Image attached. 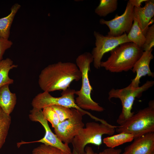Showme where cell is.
Wrapping results in <instances>:
<instances>
[{
  "label": "cell",
  "mask_w": 154,
  "mask_h": 154,
  "mask_svg": "<svg viewBox=\"0 0 154 154\" xmlns=\"http://www.w3.org/2000/svg\"><path fill=\"white\" fill-rule=\"evenodd\" d=\"M127 37L130 42L142 48L145 41V35L135 17L133 25L127 35Z\"/></svg>",
  "instance_id": "d6986e66"
},
{
  "label": "cell",
  "mask_w": 154,
  "mask_h": 154,
  "mask_svg": "<svg viewBox=\"0 0 154 154\" xmlns=\"http://www.w3.org/2000/svg\"><path fill=\"white\" fill-rule=\"evenodd\" d=\"M134 8L133 6L128 1L123 14L120 15L116 14L113 19L109 21L101 19L100 23L108 27L109 31L108 35H109L117 37L128 33L131 27L134 18Z\"/></svg>",
  "instance_id": "30bf717a"
},
{
  "label": "cell",
  "mask_w": 154,
  "mask_h": 154,
  "mask_svg": "<svg viewBox=\"0 0 154 154\" xmlns=\"http://www.w3.org/2000/svg\"><path fill=\"white\" fill-rule=\"evenodd\" d=\"M80 71L76 64L62 62L50 64L43 69L38 77V83L43 92L65 91L73 81L81 79Z\"/></svg>",
  "instance_id": "6da1fadb"
},
{
  "label": "cell",
  "mask_w": 154,
  "mask_h": 154,
  "mask_svg": "<svg viewBox=\"0 0 154 154\" xmlns=\"http://www.w3.org/2000/svg\"><path fill=\"white\" fill-rule=\"evenodd\" d=\"M85 154H98L95 152L92 148L88 146H86L84 149ZM72 154H78L73 149Z\"/></svg>",
  "instance_id": "f1b7e54d"
},
{
  "label": "cell",
  "mask_w": 154,
  "mask_h": 154,
  "mask_svg": "<svg viewBox=\"0 0 154 154\" xmlns=\"http://www.w3.org/2000/svg\"><path fill=\"white\" fill-rule=\"evenodd\" d=\"M83 116L79 110L73 108L72 117L60 122L54 128L55 134L61 141L68 145L72 143L74 137L84 127Z\"/></svg>",
  "instance_id": "8fae6325"
},
{
  "label": "cell",
  "mask_w": 154,
  "mask_h": 154,
  "mask_svg": "<svg viewBox=\"0 0 154 154\" xmlns=\"http://www.w3.org/2000/svg\"><path fill=\"white\" fill-rule=\"evenodd\" d=\"M75 91V90L69 88L62 91L61 96L58 97L52 96L48 92H43L38 94L33 99L31 104L33 108L41 110L45 107L56 105L74 108L80 111L83 116L87 114L94 119L95 116L76 105L74 99Z\"/></svg>",
  "instance_id": "52a82bcc"
},
{
  "label": "cell",
  "mask_w": 154,
  "mask_h": 154,
  "mask_svg": "<svg viewBox=\"0 0 154 154\" xmlns=\"http://www.w3.org/2000/svg\"><path fill=\"white\" fill-rule=\"evenodd\" d=\"M154 84L153 80L147 81L142 86L136 88L129 85L121 89L112 88L108 93L109 100L112 98H117L120 100L122 106L121 112L117 120L119 125L127 121L134 114L131 112L134 101L136 98H139L143 92L152 87Z\"/></svg>",
  "instance_id": "8992f818"
},
{
  "label": "cell",
  "mask_w": 154,
  "mask_h": 154,
  "mask_svg": "<svg viewBox=\"0 0 154 154\" xmlns=\"http://www.w3.org/2000/svg\"><path fill=\"white\" fill-rule=\"evenodd\" d=\"M147 0H129L130 3L134 7H140L142 3L143 2H145Z\"/></svg>",
  "instance_id": "83f0119b"
},
{
  "label": "cell",
  "mask_w": 154,
  "mask_h": 154,
  "mask_svg": "<svg viewBox=\"0 0 154 154\" xmlns=\"http://www.w3.org/2000/svg\"><path fill=\"white\" fill-rule=\"evenodd\" d=\"M94 35L95 38V47L92 49L91 54L93 58V64L97 69L100 68L101 60L104 54L110 51L121 44L130 41L127 33L119 36L114 37L108 35H104L94 31Z\"/></svg>",
  "instance_id": "9c48e42d"
},
{
  "label": "cell",
  "mask_w": 154,
  "mask_h": 154,
  "mask_svg": "<svg viewBox=\"0 0 154 154\" xmlns=\"http://www.w3.org/2000/svg\"><path fill=\"white\" fill-rule=\"evenodd\" d=\"M117 127L107 122L100 123L94 122L87 123L85 127L81 129L73 139L71 143L73 149L78 154H85L84 149L87 144L100 146L102 143V135H112Z\"/></svg>",
  "instance_id": "277c9868"
},
{
  "label": "cell",
  "mask_w": 154,
  "mask_h": 154,
  "mask_svg": "<svg viewBox=\"0 0 154 154\" xmlns=\"http://www.w3.org/2000/svg\"><path fill=\"white\" fill-rule=\"evenodd\" d=\"M29 117L31 121L38 122L41 124L45 130L44 136L42 138L36 141L29 142L21 141L17 143V146L19 147L22 145L25 144L40 142L56 147L60 149L64 154H72V152L68 145L63 143L52 131L48 121L44 117L42 110L33 108L30 111Z\"/></svg>",
  "instance_id": "ba28073f"
},
{
  "label": "cell",
  "mask_w": 154,
  "mask_h": 154,
  "mask_svg": "<svg viewBox=\"0 0 154 154\" xmlns=\"http://www.w3.org/2000/svg\"><path fill=\"white\" fill-rule=\"evenodd\" d=\"M17 67L18 65L14 64L13 61L9 58L0 61V88L13 83L14 80L9 77V73L11 70Z\"/></svg>",
  "instance_id": "e0dca14e"
},
{
  "label": "cell",
  "mask_w": 154,
  "mask_h": 154,
  "mask_svg": "<svg viewBox=\"0 0 154 154\" xmlns=\"http://www.w3.org/2000/svg\"><path fill=\"white\" fill-rule=\"evenodd\" d=\"M145 41L142 48L146 51L153 48L154 46V24L149 27L145 35Z\"/></svg>",
  "instance_id": "cb8c5ba5"
},
{
  "label": "cell",
  "mask_w": 154,
  "mask_h": 154,
  "mask_svg": "<svg viewBox=\"0 0 154 154\" xmlns=\"http://www.w3.org/2000/svg\"><path fill=\"white\" fill-rule=\"evenodd\" d=\"M115 129L119 133L123 132L133 134L134 139L154 132V100L150 101L148 106L139 110Z\"/></svg>",
  "instance_id": "5b68a950"
},
{
  "label": "cell",
  "mask_w": 154,
  "mask_h": 154,
  "mask_svg": "<svg viewBox=\"0 0 154 154\" xmlns=\"http://www.w3.org/2000/svg\"><path fill=\"white\" fill-rule=\"evenodd\" d=\"M42 109L45 118L50 123L53 128H55L60 122L57 114L51 106L45 107Z\"/></svg>",
  "instance_id": "7402d4cb"
},
{
  "label": "cell",
  "mask_w": 154,
  "mask_h": 154,
  "mask_svg": "<svg viewBox=\"0 0 154 154\" xmlns=\"http://www.w3.org/2000/svg\"><path fill=\"white\" fill-rule=\"evenodd\" d=\"M21 5L18 3L14 4L11 7L10 13L7 16L0 19V36L9 39L10 29L15 17L20 9Z\"/></svg>",
  "instance_id": "2e32d148"
},
{
  "label": "cell",
  "mask_w": 154,
  "mask_h": 154,
  "mask_svg": "<svg viewBox=\"0 0 154 154\" xmlns=\"http://www.w3.org/2000/svg\"><path fill=\"white\" fill-rule=\"evenodd\" d=\"M32 154H64L59 149L43 144L34 148Z\"/></svg>",
  "instance_id": "603a6c76"
},
{
  "label": "cell",
  "mask_w": 154,
  "mask_h": 154,
  "mask_svg": "<svg viewBox=\"0 0 154 154\" xmlns=\"http://www.w3.org/2000/svg\"><path fill=\"white\" fill-rule=\"evenodd\" d=\"M51 107L58 115L60 122L70 118L72 116L73 108L58 105Z\"/></svg>",
  "instance_id": "d4e9b609"
},
{
  "label": "cell",
  "mask_w": 154,
  "mask_h": 154,
  "mask_svg": "<svg viewBox=\"0 0 154 154\" xmlns=\"http://www.w3.org/2000/svg\"><path fill=\"white\" fill-rule=\"evenodd\" d=\"M117 4V0H100L95 13L100 17H106L116 10Z\"/></svg>",
  "instance_id": "44dd1931"
},
{
  "label": "cell",
  "mask_w": 154,
  "mask_h": 154,
  "mask_svg": "<svg viewBox=\"0 0 154 154\" xmlns=\"http://www.w3.org/2000/svg\"><path fill=\"white\" fill-rule=\"evenodd\" d=\"M153 49L144 51L139 58L133 65L132 71L136 73L135 78L132 80L129 85L131 87L136 88L139 87L141 78L146 75L153 77L154 73L151 70L149 64L153 58L152 54Z\"/></svg>",
  "instance_id": "7c38bea8"
},
{
  "label": "cell",
  "mask_w": 154,
  "mask_h": 154,
  "mask_svg": "<svg viewBox=\"0 0 154 154\" xmlns=\"http://www.w3.org/2000/svg\"><path fill=\"white\" fill-rule=\"evenodd\" d=\"M13 44V42L9 39L0 36V61L3 59V56L5 51L10 48Z\"/></svg>",
  "instance_id": "484cf974"
},
{
  "label": "cell",
  "mask_w": 154,
  "mask_h": 154,
  "mask_svg": "<svg viewBox=\"0 0 154 154\" xmlns=\"http://www.w3.org/2000/svg\"><path fill=\"white\" fill-rule=\"evenodd\" d=\"M134 139L133 134L123 132L106 137L104 138L103 141L108 148H114L126 143L131 142Z\"/></svg>",
  "instance_id": "ac0fdd59"
},
{
  "label": "cell",
  "mask_w": 154,
  "mask_h": 154,
  "mask_svg": "<svg viewBox=\"0 0 154 154\" xmlns=\"http://www.w3.org/2000/svg\"><path fill=\"white\" fill-rule=\"evenodd\" d=\"M121 149L108 148L100 152L98 154H121Z\"/></svg>",
  "instance_id": "4316f807"
},
{
  "label": "cell",
  "mask_w": 154,
  "mask_h": 154,
  "mask_svg": "<svg viewBox=\"0 0 154 154\" xmlns=\"http://www.w3.org/2000/svg\"><path fill=\"white\" fill-rule=\"evenodd\" d=\"M93 61L91 53L88 52L80 55L76 59V65L81 74L82 82L80 89L75 91V94L78 96L75 102L77 106L83 110L102 112L104 109L94 101L91 97L93 89L90 83L88 73L90 70V64Z\"/></svg>",
  "instance_id": "3957f363"
},
{
  "label": "cell",
  "mask_w": 154,
  "mask_h": 154,
  "mask_svg": "<svg viewBox=\"0 0 154 154\" xmlns=\"http://www.w3.org/2000/svg\"><path fill=\"white\" fill-rule=\"evenodd\" d=\"M144 51L133 43L129 42L117 46L110 51V55L100 67L112 72L127 71L131 69Z\"/></svg>",
  "instance_id": "7a4b0ae2"
},
{
  "label": "cell",
  "mask_w": 154,
  "mask_h": 154,
  "mask_svg": "<svg viewBox=\"0 0 154 154\" xmlns=\"http://www.w3.org/2000/svg\"><path fill=\"white\" fill-rule=\"evenodd\" d=\"M9 85H5L0 88V107L7 114L10 115L17 103L16 94L11 92Z\"/></svg>",
  "instance_id": "9a60e30c"
},
{
  "label": "cell",
  "mask_w": 154,
  "mask_h": 154,
  "mask_svg": "<svg viewBox=\"0 0 154 154\" xmlns=\"http://www.w3.org/2000/svg\"><path fill=\"white\" fill-rule=\"evenodd\" d=\"M143 7H134V17L144 34L154 15V0H147Z\"/></svg>",
  "instance_id": "5bb4252c"
},
{
  "label": "cell",
  "mask_w": 154,
  "mask_h": 154,
  "mask_svg": "<svg viewBox=\"0 0 154 154\" xmlns=\"http://www.w3.org/2000/svg\"><path fill=\"white\" fill-rule=\"evenodd\" d=\"M121 154H154V132L134 139Z\"/></svg>",
  "instance_id": "4fadbf2b"
},
{
  "label": "cell",
  "mask_w": 154,
  "mask_h": 154,
  "mask_svg": "<svg viewBox=\"0 0 154 154\" xmlns=\"http://www.w3.org/2000/svg\"><path fill=\"white\" fill-rule=\"evenodd\" d=\"M11 123L10 115L0 107V150L5 142Z\"/></svg>",
  "instance_id": "ffe728a7"
}]
</instances>
